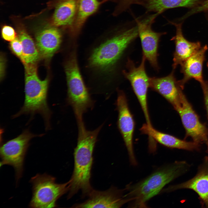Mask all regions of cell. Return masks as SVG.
<instances>
[{
    "instance_id": "cell-1",
    "label": "cell",
    "mask_w": 208,
    "mask_h": 208,
    "mask_svg": "<svg viewBox=\"0 0 208 208\" xmlns=\"http://www.w3.org/2000/svg\"><path fill=\"white\" fill-rule=\"evenodd\" d=\"M107 31L91 49L87 60L88 70L100 81L95 88L101 92H110V80L117 62L129 45L138 36L137 24L124 30Z\"/></svg>"
},
{
    "instance_id": "cell-2",
    "label": "cell",
    "mask_w": 208,
    "mask_h": 208,
    "mask_svg": "<svg viewBox=\"0 0 208 208\" xmlns=\"http://www.w3.org/2000/svg\"><path fill=\"white\" fill-rule=\"evenodd\" d=\"M103 125L102 124L93 130H88L85 125L78 127L77 143L74 152V168L69 180L68 199L79 191L82 192V197L88 196L93 189L90 183L93 153Z\"/></svg>"
},
{
    "instance_id": "cell-3",
    "label": "cell",
    "mask_w": 208,
    "mask_h": 208,
    "mask_svg": "<svg viewBox=\"0 0 208 208\" xmlns=\"http://www.w3.org/2000/svg\"><path fill=\"white\" fill-rule=\"evenodd\" d=\"M185 163L182 162L161 167L143 180L134 185L127 186L125 195L130 206L145 207L147 202L160 192L164 187L185 171Z\"/></svg>"
},
{
    "instance_id": "cell-4",
    "label": "cell",
    "mask_w": 208,
    "mask_h": 208,
    "mask_svg": "<svg viewBox=\"0 0 208 208\" xmlns=\"http://www.w3.org/2000/svg\"><path fill=\"white\" fill-rule=\"evenodd\" d=\"M25 70V99L21 109L12 116L17 118L23 114L29 115L32 119L38 114L43 118L45 130L50 129L52 112L47 101L48 80L39 78L34 64H24Z\"/></svg>"
},
{
    "instance_id": "cell-5",
    "label": "cell",
    "mask_w": 208,
    "mask_h": 208,
    "mask_svg": "<svg viewBox=\"0 0 208 208\" xmlns=\"http://www.w3.org/2000/svg\"><path fill=\"white\" fill-rule=\"evenodd\" d=\"M77 54V47H70L64 69L67 87L66 102L71 107L78 124L84 122V114L93 109L95 101L92 99L83 81Z\"/></svg>"
},
{
    "instance_id": "cell-6",
    "label": "cell",
    "mask_w": 208,
    "mask_h": 208,
    "mask_svg": "<svg viewBox=\"0 0 208 208\" xmlns=\"http://www.w3.org/2000/svg\"><path fill=\"white\" fill-rule=\"evenodd\" d=\"M32 196L29 204L32 208H53L56 202L69 189V180L65 183L56 182L54 177L47 174H38L32 177Z\"/></svg>"
},
{
    "instance_id": "cell-7",
    "label": "cell",
    "mask_w": 208,
    "mask_h": 208,
    "mask_svg": "<svg viewBox=\"0 0 208 208\" xmlns=\"http://www.w3.org/2000/svg\"><path fill=\"white\" fill-rule=\"evenodd\" d=\"M43 135L35 134L26 129L15 138L8 141L1 146L0 166L7 165L12 166L17 181L22 176L25 157L30 141L34 137Z\"/></svg>"
},
{
    "instance_id": "cell-8",
    "label": "cell",
    "mask_w": 208,
    "mask_h": 208,
    "mask_svg": "<svg viewBox=\"0 0 208 208\" xmlns=\"http://www.w3.org/2000/svg\"><path fill=\"white\" fill-rule=\"evenodd\" d=\"M145 57L143 56L140 64L136 67L134 62L128 59L127 63V70L123 71L125 78L130 82L144 114L146 123L151 126L148 111L147 94L149 87V78L146 73Z\"/></svg>"
},
{
    "instance_id": "cell-9",
    "label": "cell",
    "mask_w": 208,
    "mask_h": 208,
    "mask_svg": "<svg viewBox=\"0 0 208 208\" xmlns=\"http://www.w3.org/2000/svg\"><path fill=\"white\" fill-rule=\"evenodd\" d=\"M158 15L154 13L142 20H136L143 56L153 68L157 70L159 69L157 62L159 42L160 37L165 33L155 32L152 29L151 25Z\"/></svg>"
},
{
    "instance_id": "cell-10",
    "label": "cell",
    "mask_w": 208,
    "mask_h": 208,
    "mask_svg": "<svg viewBox=\"0 0 208 208\" xmlns=\"http://www.w3.org/2000/svg\"><path fill=\"white\" fill-rule=\"evenodd\" d=\"M174 108L180 116L186 136L191 137L194 142L198 144L207 143V130L200 122L182 90L180 94L179 103Z\"/></svg>"
},
{
    "instance_id": "cell-11",
    "label": "cell",
    "mask_w": 208,
    "mask_h": 208,
    "mask_svg": "<svg viewBox=\"0 0 208 208\" xmlns=\"http://www.w3.org/2000/svg\"><path fill=\"white\" fill-rule=\"evenodd\" d=\"M116 105L118 113V127L127 148L130 162L132 165L136 166L137 163L134 152L133 142L135 122L126 97L122 91L118 90Z\"/></svg>"
},
{
    "instance_id": "cell-12",
    "label": "cell",
    "mask_w": 208,
    "mask_h": 208,
    "mask_svg": "<svg viewBox=\"0 0 208 208\" xmlns=\"http://www.w3.org/2000/svg\"><path fill=\"white\" fill-rule=\"evenodd\" d=\"M122 190L115 187H111L105 191L93 189L85 201L76 204V208H119L128 202Z\"/></svg>"
},
{
    "instance_id": "cell-13",
    "label": "cell",
    "mask_w": 208,
    "mask_h": 208,
    "mask_svg": "<svg viewBox=\"0 0 208 208\" xmlns=\"http://www.w3.org/2000/svg\"><path fill=\"white\" fill-rule=\"evenodd\" d=\"M35 37L40 55L46 58H51L58 50L62 40L60 31L54 26L40 29L36 32Z\"/></svg>"
},
{
    "instance_id": "cell-14",
    "label": "cell",
    "mask_w": 208,
    "mask_h": 208,
    "mask_svg": "<svg viewBox=\"0 0 208 208\" xmlns=\"http://www.w3.org/2000/svg\"><path fill=\"white\" fill-rule=\"evenodd\" d=\"M182 189L192 190L198 195L201 203L208 207V164L205 163L193 178L185 182L170 186L163 190L169 192Z\"/></svg>"
},
{
    "instance_id": "cell-15",
    "label": "cell",
    "mask_w": 208,
    "mask_h": 208,
    "mask_svg": "<svg viewBox=\"0 0 208 208\" xmlns=\"http://www.w3.org/2000/svg\"><path fill=\"white\" fill-rule=\"evenodd\" d=\"M174 70L165 77L150 78L149 87L161 95L174 107L179 103L182 89L175 78Z\"/></svg>"
},
{
    "instance_id": "cell-16",
    "label": "cell",
    "mask_w": 208,
    "mask_h": 208,
    "mask_svg": "<svg viewBox=\"0 0 208 208\" xmlns=\"http://www.w3.org/2000/svg\"><path fill=\"white\" fill-rule=\"evenodd\" d=\"M208 49L205 45L184 61L180 65L181 72L183 75V79L178 81L183 89L185 84L194 79L200 83L204 81L203 76V67L205 60V54Z\"/></svg>"
},
{
    "instance_id": "cell-17",
    "label": "cell",
    "mask_w": 208,
    "mask_h": 208,
    "mask_svg": "<svg viewBox=\"0 0 208 208\" xmlns=\"http://www.w3.org/2000/svg\"><path fill=\"white\" fill-rule=\"evenodd\" d=\"M170 23L175 26L176 29V35L172 39L175 44L172 64L174 70L178 65H180L201 47L199 42H191L185 38L182 31V23Z\"/></svg>"
},
{
    "instance_id": "cell-18",
    "label": "cell",
    "mask_w": 208,
    "mask_h": 208,
    "mask_svg": "<svg viewBox=\"0 0 208 208\" xmlns=\"http://www.w3.org/2000/svg\"><path fill=\"white\" fill-rule=\"evenodd\" d=\"M78 0H58L52 18L53 26L64 27L69 31L76 17Z\"/></svg>"
},
{
    "instance_id": "cell-19",
    "label": "cell",
    "mask_w": 208,
    "mask_h": 208,
    "mask_svg": "<svg viewBox=\"0 0 208 208\" xmlns=\"http://www.w3.org/2000/svg\"><path fill=\"white\" fill-rule=\"evenodd\" d=\"M141 132L161 145L171 148H176L189 151L198 149L199 144L194 142H189L180 140L174 136L159 131L152 126L144 124L140 129Z\"/></svg>"
},
{
    "instance_id": "cell-20",
    "label": "cell",
    "mask_w": 208,
    "mask_h": 208,
    "mask_svg": "<svg viewBox=\"0 0 208 208\" xmlns=\"http://www.w3.org/2000/svg\"><path fill=\"white\" fill-rule=\"evenodd\" d=\"M108 0H79L77 11L70 36L77 38L88 18L95 13L103 3Z\"/></svg>"
},
{
    "instance_id": "cell-21",
    "label": "cell",
    "mask_w": 208,
    "mask_h": 208,
    "mask_svg": "<svg viewBox=\"0 0 208 208\" xmlns=\"http://www.w3.org/2000/svg\"><path fill=\"white\" fill-rule=\"evenodd\" d=\"M199 0H140V5L147 12L159 14L164 11L177 7H190L196 5Z\"/></svg>"
},
{
    "instance_id": "cell-22",
    "label": "cell",
    "mask_w": 208,
    "mask_h": 208,
    "mask_svg": "<svg viewBox=\"0 0 208 208\" xmlns=\"http://www.w3.org/2000/svg\"><path fill=\"white\" fill-rule=\"evenodd\" d=\"M18 38L22 47L21 59L24 64H34L40 55L36 45L25 30L21 27L18 29Z\"/></svg>"
},
{
    "instance_id": "cell-23",
    "label": "cell",
    "mask_w": 208,
    "mask_h": 208,
    "mask_svg": "<svg viewBox=\"0 0 208 208\" xmlns=\"http://www.w3.org/2000/svg\"><path fill=\"white\" fill-rule=\"evenodd\" d=\"M1 34L2 38L8 41L11 42L16 37V33L14 29L9 25H5L2 27Z\"/></svg>"
},
{
    "instance_id": "cell-24",
    "label": "cell",
    "mask_w": 208,
    "mask_h": 208,
    "mask_svg": "<svg viewBox=\"0 0 208 208\" xmlns=\"http://www.w3.org/2000/svg\"><path fill=\"white\" fill-rule=\"evenodd\" d=\"M140 0H111L116 3V7L121 11L126 10L134 4H139Z\"/></svg>"
},
{
    "instance_id": "cell-25",
    "label": "cell",
    "mask_w": 208,
    "mask_h": 208,
    "mask_svg": "<svg viewBox=\"0 0 208 208\" xmlns=\"http://www.w3.org/2000/svg\"><path fill=\"white\" fill-rule=\"evenodd\" d=\"M10 46L13 52L21 59L22 54V47L18 38L16 37L11 41Z\"/></svg>"
},
{
    "instance_id": "cell-26",
    "label": "cell",
    "mask_w": 208,
    "mask_h": 208,
    "mask_svg": "<svg viewBox=\"0 0 208 208\" xmlns=\"http://www.w3.org/2000/svg\"><path fill=\"white\" fill-rule=\"evenodd\" d=\"M200 84L203 91L208 117V81H204Z\"/></svg>"
},
{
    "instance_id": "cell-27",
    "label": "cell",
    "mask_w": 208,
    "mask_h": 208,
    "mask_svg": "<svg viewBox=\"0 0 208 208\" xmlns=\"http://www.w3.org/2000/svg\"><path fill=\"white\" fill-rule=\"evenodd\" d=\"M207 10H208V0H205L200 5L193 9L192 12L195 14Z\"/></svg>"
},
{
    "instance_id": "cell-28",
    "label": "cell",
    "mask_w": 208,
    "mask_h": 208,
    "mask_svg": "<svg viewBox=\"0 0 208 208\" xmlns=\"http://www.w3.org/2000/svg\"><path fill=\"white\" fill-rule=\"evenodd\" d=\"M4 60L3 57L1 58V65H2V66H1V68H2L1 69V72H0V76L1 78L3 77V75L4 73Z\"/></svg>"
},
{
    "instance_id": "cell-29",
    "label": "cell",
    "mask_w": 208,
    "mask_h": 208,
    "mask_svg": "<svg viewBox=\"0 0 208 208\" xmlns=\"http://www.w3.org/2000/svg\"><path fill=\"white\" fill-rule=\"evenodd\" d=\"M206 144H207V153H208V142Z\"/></svg>"
},
{
    "instance_id": "cell-30",
    "label": "cell",
    "mask_w": 208,
    "mask_h": 208,
    "mask_svg": "<svg viewBox=\"0 0 208 208\" xmlns=\"http://www.w3.org/2000/svg\"><path fill=\"white\" fill-rule=\"evenodd\" d=\"M207 67H208V62H207Z\"/></svg>"
}]
</instances>
